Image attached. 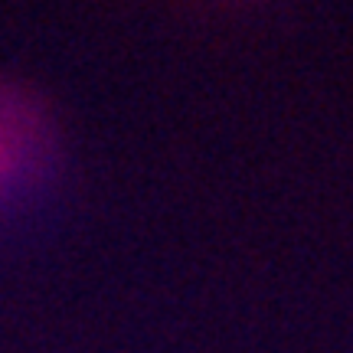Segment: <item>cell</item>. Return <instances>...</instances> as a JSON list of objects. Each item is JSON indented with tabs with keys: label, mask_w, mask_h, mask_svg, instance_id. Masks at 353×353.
<instances>
[{
	"label": "cell",
	"mask_w": 353,
	"mask_h": 353,
	"mask_svg": "<svg viewBox=\"0 0 353 353\" xmlns=\"http://www.w3.org/2000/svg\"><path fill=\"white\" fill-rule=\"evenodd\" d=\"M50 125L26 92L0 85V200L26 190L46 167Z\"/></svg>",
	"instance_id": "cell-1"
}]
</instances>
